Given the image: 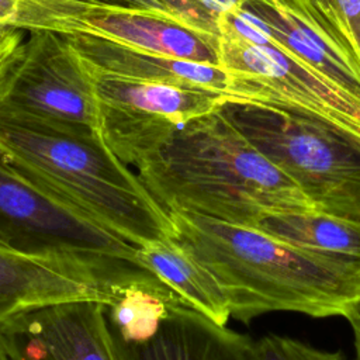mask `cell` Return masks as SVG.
<instances>
[{"mask_svg": "<svg viewBox=\"0 0 360 360\" xmlns=\"http://www.w3.org/2000/svg\"><path fill=\"white\" fill-rule=\"evenodd\" d=\"M173 236L215 277L231 316L267 312L347 318L360 304V262L307 250L257 228L169 211Z\"/></svg>", "mask_w": 360, "mask_h": 360, "instance_id": "obj_1", "label": "cell"}, {"mask_svg": "<svg viewBox=\"0 0 360 360\" xmlns=\"http://www.w3.org/2000/svg\"><path fill=\"white\" fill-rule=\"evenodd\" d=\"M134 167L167 212L255 228L269 212L316 211L221 108L176 125Z\"/></svg>", "mask_w": 360, "mask_h": 360, "instance_id": "obj_2", "label": "cell"}, {"mask_svg": "<svg viewBox=\"0 0 360 360\" xmlns=\"http://www.w3.org/2000/svg\"><path fill=\"white\" fill-rule=\"evenodd\" d=\"M0 150L37 188L135 246L173 235L169 212L97 132L0 107Z\"/></svg>", "mask_w": 360, "mask_h": 360, "instance_id": "obj_3", "label": "cell"}, {"mask_svg": "<svg viewBox=\"0 0 360 360\" xmlns=\"http://www.w3.org/2000/svg\"><path fill=\"white\" fill-rule=\"evenodd\" d=\"M103 302L120 360H255L250 338L188 307L143 269L107 281Z\"/></svg>", "mask_w": 360, "mask_h": 360, "instance_id": "obj_4", "label": "cell"}, {"mask_svg": "<svg viewBox=\"0 0 360 360\" xmlns=\"http://www.w3.org/2000/svg\"><path fill=\"white\" fill-rule=\"evenodd\" d=\"M224 115L276 165L316 211L360 224V141L323 122L225 101Z\"/></svg>", "mask_w": 360, "mask_h": 360, "instance_id": "obj_5", "label": "cell"}, {"mask_svg": "<svg viewBox=\"0 0 360 360\" xmlns=\"http://www.w3.org/2000/svg\"><path fill=\"white\" fill-rule=\"evenodd\" d=\"M219 65L229 75L226 101L311 118L360 141V96L283 48L253 44L218 27Z\"/></svg>", "mask_w": 360, "mask_h": 360, "instance_id": "obj_6", "label": "cell"}, {"mask_svg": "<svg viewBox=\"0 0 360 360\" xmlns=\"http://www.w3.org/2000/svg\"><path fill=\"white\" fill-rule=\"evenodd\" d=\"M0 238L21 252L80 259L107 278L139 267L135 245L37 188L6 160L1 150Z\"/></svg>", "mask_w": 360, "mask_h": 360, "instance_id": "obj_7", "label": "cell"}, {"mask_svg": "<svg viewBox=\"0 0 360 360\" xmlns=\"http://www.w3.org/2000/svg\"><path fill=\"white\" fill-rule=\"evenodd\" d=\"M13 27L96 37L184 60L219 65L218 35L150 10L89 0H21Z\"/></svg>", "mask_w": 360, "mask_h": 360, "instance_id": "obj_8", "label": "cell"}, {"mask_svg": "<svg viewBox=\"0 0 360 360\" xmlns=\"http://www.w3.org/2000/svg\"><path fill=\"white\" fill-rule=\"evenodd\" d=\"M28 34L0 79V107L100 134L98 103L83 60L60 34Z\"/></svg>", "mask_w": 360, "mask_h": 360, "instance_id": "obj_9", "label": "cell"}, {"mask_svg": "<svg viewBox=\"0 0 360 360\" xmlns=\"http://www.w3.org/2000/svg\"><path fill=\"white\" fill-rule=\"evenodd\" d=\"M86 69L98 103L100 135L128 166L176 125L210 114L226 101L224 94L202 87L122 79Z\"/></svg>", "mask_w": 360, "mask_h": 360, "instance_id": "obj_10", "label": "cell"}, {"mask_svg": "<svg viewBox=\"0 0 360 360\" xmlns=\"http://www.w3.org/2000/svg\"><path fill=\"white\" fill-rule=\"evenodd\" d=\"M0 336L10 360H120L100 300L15 311L0 318Z\"/></svg>", "mask_w": 360, "mask_h": 360, "instance_id": "obj_11", "label": "cell"}, {"mask_svg": "<svg viewBox=\"0 0 360 360\" xmlns=\"http://www.w3.org/2000/svg\"><path fill=\"white\" fill-rule=\"evenodd\" d=\"M242 6L267 28L259 45L283 48L360 96L356 41L328 0H245Z\"/></svg>", "mask_w": 360, "mask_h": 360, "instance_id": "obj_12", "label": "cell"}, {"mask_svg": "<svg viewBox=\"0 0 360 360\" xmlns=\"http://www.w3.org/2000/svg\"><path fill=\"white\" fill-rule=\"evenodd\" d=\"M105 297V276L80 259L0 245V318L37 305Z\"/></svg>", "mask_w": 360, "mask_h": 360, "instance_id": "obj_13", "label": "cell"}, {"mask_svg": "<svg viewBox=\"0 0 360 360\" xmlns=\"http://www.w3.org/2000/svg\"><path fill=\"white\" fill-rule=\"evenodd\" d=\"M63 37L83 63L93 70L122 79L202 87L226 97L229 75L221 65L184 60L96 37Z\"/></svg>", "mask_w": 360, "mask_h": 360, "instance_id": "obj_14", "label": "cell"}, {"mask_svg": "<svg viewBox=\"0 0 360 360\" xmlns=\"http://www.w3.org/2000/svg\"><path fill=\"white\" fill-rule=\"evenodd\" d=\"M136 262L188 307L219 325H226L231 312L225 292L215 277L173 235L136 246Z\"/></svg>", "mask_w": 360, "mask_h": 360, "instance_id": "obj_15", "label": "cell"}, {"mask_svg": "<svg viewBox=\"0 0 360 360\" xmlns=\"http://www.w3.org/2000/svg\"><path fill=\"white\" fill-rule=\"evenodd\" d=\"M255 228L307 250L360 262L359 222L319 211H276Z\"/></svg>", "mask_w": 360, "mask_h": 360, "instance_id": "obj_16", "label": "cell"}, {"mask_svg": "<svg viewBox=\"0 0 360 360\" xmlns=\"http://www.w3.org/2000/svg\"><path fill=\"white\" fill-rule=\"evenodd\" d=\"M112 6L150 10L180 20L194 28L218 34V14L198 0H89Z\"/></svg>", "mask_w": 360, "mask_h": 360, "instance_id": "obj_17", "label": "cell"}, {"mask_svg": "<svg viewBox=\"0 0 360 360\" xmlns=\"http://www.w3.org/2000/svg\"><path fill=\"white\" fill-rule=\"evenodd\" d=\"M255 360H346L340 350L314 347L298 339L269 333L252 343Z\"/></svg>", "mask_w": 360, "mask_h": 360, "instance_id": "obj_18", "label": "cell"}, {"mask_svg": "<svg viewBox=\"0 0 360 360\" xmlns=\"http://www.w3.org/2000/svg\"><path fill=\"white\" fill-rule=\"evenodd\" d=\"M22 30L11 25H0V79L13 62L22 44Z\"/></svg>", "mask_w": 360, "mask_h": 360, "instance_id": "obj_19", "label": "cell"}, {"mask_svg": "<svg viewBox=\"0 0 360 360\" xmlns=\"http://www.w3.org/2000/svg\"><path fill=\"white\" fill-rule=\"evenodd\" d=\"M349 28L360 53V0H328Z\"/></svg>", "mask_w": 360, "mask_h": 360, "instance_id": "obj_20", "label": "cell"}, {"mask_svg": "<svg viewBox=\"0 0 360 360\" xmlns=\"http://www.w3.org/2000/svg\"><path fill=\"white\" fill-rule=\"evenodd\" d=\"M21 0H0V25H11L17 17Z\"/></svg>", "mask_w": 360, "mask_h": 360, "instance_id": "obj_21", "label": "cell"}, {"mask_svg": "<svg viewBox=\"0 0 360 360\" xmlns=\"http://www.w3.org/2000/svg\"><path fill=\"white\" fill-rule=\"evenodd\" d=\"M198 1L204 3L210 10H212L219 15L221 13L239 7L245 0H198Z\"/></svg>", "mask_w": 360, "mask_h": 360, "instance_id": "obj_22", "label": "cell"}, {"mask_svg": "<svg viewBox=\"0 0 360 360\" xmlns=\"http://www.w3.org/2000/svg\"><path fill=\"white\" fill-rule=\"evenodd\" d=\"M352 326L353 338H354V352H356V360H360V304L356 307V309L346 318Z\"/></svg>", "mask_w": 360, "mask_h": 360, "instance_id": "obj_23", "label": "cell"}, {"mask_svg": "<svg viewBox=\"0 0 360 360\" xmlns=\"http://www.w3.org/2000/svg\"><path fill=\"white\" fill-rule=\"evenodd\" d=\"M0 360H10L8 354H7V350H6V346H4V342L0 336Z\"/></svg>", "mask_w": 360, "mask_h": 360, "instance_id": "obj_24", "label": "cell"}, {"mask_svg": "<svg viewBox=\"0 0 360 360\" xmlns=\"http://www.w3.org/2000/svg\"><path fill=\"white\" fill-rule=\"evenodd\" d=\"M0 245H3V246H6V245H4V242H3V239H1V238H0Z\"/></svg>", "mask_w": 360, "mask_h": 360, "instance_id": "obj_25", "label": "cell"}]
</instances>
